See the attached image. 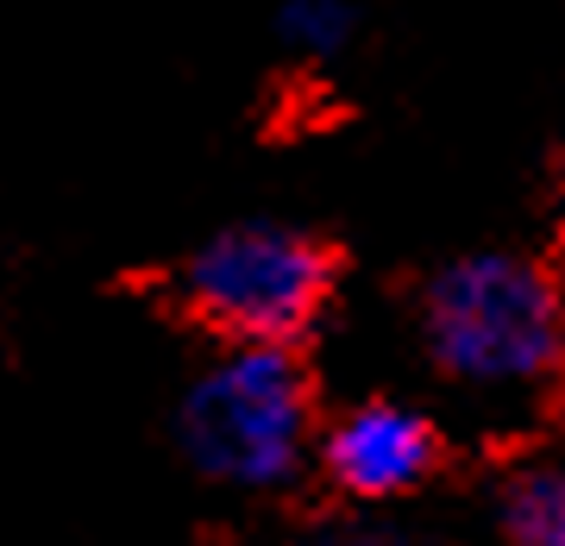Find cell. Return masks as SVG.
<instances>
[{
    "mask_svg": "<svg viewBox=\"0 0 565 546\" xmlns=\"http://www.w3.org/2000/svg\"><path fill=\"white\" fill-rule=\"evenodd\" d=\"M333 289V264L308 233L277 221L226 226L189 258L182 296L233 345H289Z\"/></svg>",
    "mask_w": 565,
    "mask_h": 546,
    "instance_id": "obj_3",
    "label": "cell"
},
{
    "mask_svg": "<svg viewBox=\"0 0 565 546\" xmlns=\"http://www.w3.org/2000/svg\"><path fill=\"white\" fill-rule=\"evenodd\" d=\"M503 527L515 546H565V459H527L509 471Z\"/></svg>",
    "mask_w": 565,
    "mask_h": 546,
    "instance_id": "obj_5",
    "label": "cell"
},
{
    "mask_svg": "<svg viewBox=\"0 0 565 546\" xmlns=\"http://www.w3.org/2000/svg\"><path fill=\"white\" fill-rule=\"evenodd\" d=\"M422 333L452 384L527 389L565 358V302L541 264L478 251L427 283Z\"/></svg>",
    "mask_w": 565,
    "mask_h": 546,
    "instance_id": "obj_1",
    "label": "cell"
},
{
    "mask_svg": "<svg viewBox=\"0 0 565 546\" xmlns=\"http://www.w3.org/2000/svg\"><path fill=\"white\" fill-rule=\"evenodd\" d=\"M302 546H408V540L403 534H384V527H327V534H315Z\"/></svg>",
    "mask_w": 565,
    "mask_h": 546,
    "instance_id": "obj_7",
    "label": "cell"
},
{
    "mask_svg": "<svg viewBox=\"0 0 565 546\" xmlns=\"http://www.w3.org/2000/svg\"><path fill=\"white\" fill-rule=\"evenodd\" d=\"M282 39L302 57H333L352 39V7L345 0H289L282 7Z\"/></svg>",
    "mask_w": 565,
    "mask_h": 546,
    "instance_id": "obj_6",
    "label": "cell"
},
{
    "mask_svg": "<svg viewBox=\"0 0 565 546\" xmlns=\"http://www.w3.org/2000/svg\"><path fill=\"white\" fill-rule=\"evenodd\" d=\"M315 446V396L289 345H226L182 396V452L226 490H277Z\"/></svg>",
    "mask_w": 565,
    "mask_h": 546,
    "instance_id": "obj_2",
    "label": "cell"
},
{
    "mask_svg": "<svg viewBox=\"0 0 565 546\" xmlns=\"http://www.w3.org/2000/svg\"><path fill=\"white\" fill-rule=\"evenodd\" d=\"M321 465L345 496L396 503L408 490H422L427 471L440 465V433L403 403H359L321 433Z\"/></svg>",
    "mask_w": 565,
    "mask_h": 546,
    "instance_id": "obj_4",
    "label": "cell"
}]
</instances>
